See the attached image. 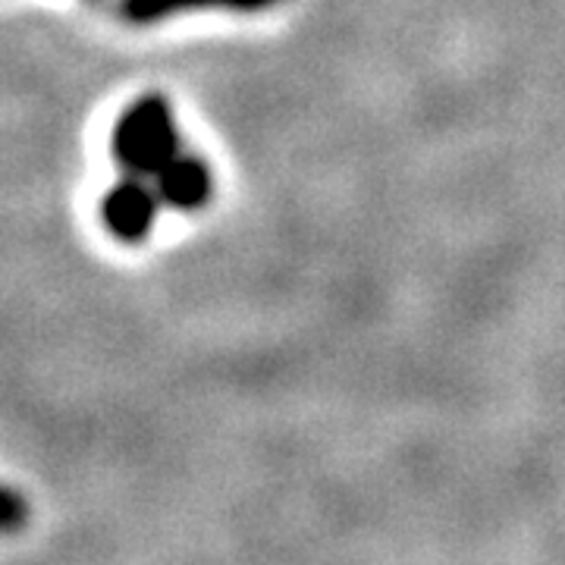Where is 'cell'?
<instances>
[{"instance_id": "7a4b0ae2", "label": "cell", "mask_w": 565, "mask_h": 565, "mask_svg": "<svg viewBox=\"0 0 565 565\" xmlns=\"http://www.w3.org/2000/svg\"><path fill=\"white\" fill-rule=\"evenodd\" d=\"M158 189L148 185L145 177L126 173L120 182H114L102 199L104 230L126 245L145 243L151 226L158 221Z\"/></svg>"}, {"instance_id": "5b68a950", "label": "cell", "mask_w": 565, "mask_h": 565, "mask_svg": "<svg viewBox=\"0 0 565 565\" xmlns=\"http://www.w3.org/2000/svg\"><path fill=\"white\" fill-rule=\"evenodd\" d=\"M29 525V503L20 490L0 484V534H17Z\"/></svg>"}, {"instance_id": "3957f363", "label": "cell", "mask_w": 565, "mask_h": 565, "mask_svg": "<svg viewBox=\"0 0 565 565\" xmlns=\"http://www.w3.org/2000/svg\"><path fill=\"white\" fill-rule=\"evenodd\" d=\"M151 180H154L161 204L173 211H199L211 202V192H214L211 167L199 154H185V151H177Z\"/></svg>"}, {"instance_id": "6da1fadb", "label": "cell", "mask_w": 565, "mask_h": 565, "mask_svg": "<svg viewBox=\"0 0 565 565\" xmlns=\"http://www.w3.org/2000/svg\"><path fill=\"white\" fill-rule=\"evenodd\" d=\"M180 151V132L170 102L161 95H141L120 114L110 132V154L122 173L154 177Z\"/></svg>"}, {"instance_id": "277c9868", "label": "cell", "mask_w": 565, "mask_h": 565, "mask_svg": "<svg viewBox=\"0 0 565 565\" xmlns=\"http://www.w3.org/2000/svg\"><path fill=\"white\" fill-rule=\"evenodd\" d=\"M277 0H120V13L136 25H151V22L170 20L177 13H192V10H211V7H226V10H264L274 7Z\"/></svg>"}]
</instances>
